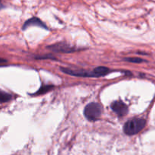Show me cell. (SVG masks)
I'll use <instances>...</instances> for the list:
<instances>
[{"label":"cell","instance_id":"obj_2","mask_svg":"<svg viewBox=\"0 0 155 155\" xmlns=\"http://www.w3.org/2000/svg\"><path fill=\"white\" fill-rule=\"evenodd\" d=\"M103 108L101 104L98 103H90L85 107L84 115L89 121H95L98 119L102 113Z\"/></svg>","mask_w":155,"mask_h":155},{"label":"cell","instance_id":"obj_3","mask_svg":"<svg viewBox=\"0 0 155 155\" xmlns=\"http://www.w3.org/2000/svg\"><path fill=\"white\" fill-rule=\"evenodd\" d=\"M62 72L68 74L69 75L76 76V77H94L98 78L96 73L92 71H86V70H74L68 68H61Z\"/></svg>","mask_w":155,"mask_h":155},{"label":"cell","instance_id":"obj_5","mask_svg":"<svg viewBox=\"0 0 155 155\" xmlns=\"http://www.w3.org/2000/svg\"><path fill=\"white\" fill-rule=\"evenodd\" d=\"M112 110L119 116H124L128 112V106L121 100H116L110 105Z\"/></svg>","mask_w":155,"mask_h":155},{"label":"cell","instance_id":"obj_9","mask_svg":"<svg viewBox=\"0 0 155 155\" xmlns=\"http://www.w3.org/2000/svg\"><path fill=\"white\" fill-rule=\"evenodd\" d=\"M52 88H53L52 86H48V85H47V86H43V87H42V88H39V91H38L36 93V94H45V93H46V92H48V91H49L50 90H51Z\"/></svg>","mask_w":155,"mask_h":155},{"label":"cell","instance_id":"obj_10","mask_svg":"<svg viewBox=\"0 0 155 155\" xmlns=\"http://www.w3.org/2000/svg\"><path fill=\"white\" fill-rule=\"evenodd\" d=\"M126 61L130 62H135V63H140V62H143V59H139V58H126Z\"/></svg>","mask_w":155,"mask_h":155},{"label":"cell","instance_id":"obj_8","mask_svg":"<svg viewBox=\"0 0 155 155\" xmlns=\"http://www.w3.org/2000/svg\"><path fill=\"white\" fill-rule=\"evenodd\" d=\"M12 96L8 93L0 91V103H4L11 100Z\"/></svg>","mask_w":155,"mask_h":155},{"label":"cell","instance_id":"obj_6","mask_svg":"<svg viewBox=\"0 0 155 155\" xmlns=\"http://www.w3.org/2000/svg\"><path fill=\"white\" fill-rule=\"evenodd\" d=\"M30 26H39V27H43L45 29H48L47 26L39 18H36V17H33V18H31L30 19L27 20L24 24L22 29L23 30H26L27 27H30Z\"/></svg>","mask_w":155,"mask_h":155},{"label":"cell","instance_id":"obj_4","mask_svg":"<svg viewBox=\"0 0 155 155\" xmlns=\"http://www.w3.org/2000/svg\"><path fill=\"white\" fill-rule=\"evenodd\" d=\"M47 48L48 50H51L55 53H73L76 51L77 49L74 48V46H71V45L68 44L67 43H58L53 44V45L48 46Z\"/></svg>","mask_w":155,"mask_h":155},{"label":"cell","instance_id":"obj_1","mask_svg":"<svg viewBox=\"0 0 155 155\" xmlns=\"http://www.w3.org/2000/svg\"><path fill=\"white\" fill-rule=\"evenodd\" d=\"M146 122L142 118H133L124 124V132L128 135H133L139 133L145 128Z\"/></svg>","mask_w":155,"mask_h":155},{"label":"cell","instance_id":"obj_12","mask_svg":"<svg viewBox=\"0 0 155 155\" xmlns=\"http://www.w3.org/2000/svg\"><path fill=\"white\" fill-rule=\"evenodd\" d=\"M2 7H3V5H2V2H1V0H0V9H2Z\"/></svg>","mask_w":155,"mask_h":155},{"label":"cell","instance_id":"obj_11","mask_svg":"<svg viewBox=\"0 0 155 155\" xmlns=\"http://www.w3.org/2000/svg\"><path fill=\"white\" fill-rule=\"evenodd\" d=\"M6 62H7V61H6L5 59H1V58H0V65H2V64L6 63Z\"/></svg>","mask_w":155,"mask_h":155},{"label":"cell","instance_id":"obj_7","mask_svg":"<svg viewBox=\"0 0 155 155\" xmlns=\"http://www.w3.org/2000/svg\"><path fill=\"white\" fill-rule=\"evenodd\" d=\"M93 70L96 73L98 77H102V76L106 75V74H107L108 73H110V71H111L108 68H106V67L103 66L97 67V68H94Z\"/></svg>","mask_w":155,"mask_h":155}]
</instances>
